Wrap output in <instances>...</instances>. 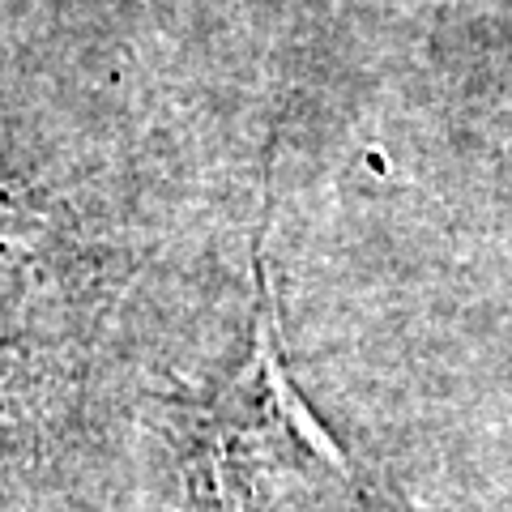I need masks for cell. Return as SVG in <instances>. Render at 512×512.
<instances>
[{
	"instance_id": "cell-1",
	"label": "cell",
	"mask_w": 512,
	"mask_h": 512,
	"mask_svg": "<svg viewBox=\"0 0 512 512\" xmlns=\"http://www.w3.org/2000/svg\"><path fill=\"white\" fill-rule=\"evenodd\" d=\"M256 320L244 367L188 419L184 478L197 512H376L355 461L295 389L282 359L278 295L256 256Z\"/></svg>"
},
{
	"instance_id": "cell-2",
	"label": "cell",
	"mask_w": 512,
	"mask_h": 512,
	"mask_svg": "<svg viewBox=\"0 0 512 512\" xmlns=\"http://www.w3.org/2000/svg\"><path fill=\"white\" fill-rule=\"evenodd\" d=\"M103 269L52 205L0 197V410L52 419L69 402L99 325Z\"/></svg>"
}]
</instances>
